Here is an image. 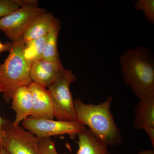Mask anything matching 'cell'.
<instances>
[{
  "mask_svg": "<svg viewBox=\"0 0 154 154\" xmlns=\"http://www.w3.org/2000/svg\"><path fill=\"white\" fill-rule=\"evenodd\" d=\"M47 35L25 43L24 57L31 63L42 59Z\"/></svg>",
  "mask_w": 154,
  "mask_h": 154,
  "instance_id": "obj_15",
  "label": "cell"
},
{
  "mask_svg": "<svg viewBox=\"0 0 154 154\" xmlns=\"http://www.w3.org/2000/svg\"><path fill=\"white\" fill-rule=\"evenodd\" d=\"M0 93H1V91H0ZM5 119L3 118L0 115V141L1 143L2 142V125L3 123L5 122Z\"/></svg>",
  "mask_w": 154,
  "mask_h": 154,
  "instance_id": "obj_22",
  "label": "cell"
},
{
  "mask_svg": "<svg viewBox=\"0 0 154 154\" xmlns=\"http://www.w3.org/2000/svg\"><path fill=\"white\" fill-rule=\"evenodd\" d=\"M66 70L60 61L51 62L41 59L31 64L30 77L33 82L47 88Z\"/></svg>",
  "mask_w": 154,
  "mask_h": 154,
  "instance_id": "obj_8",
  "label": "cell"
},
{
  "mask_svg": "<svg viewBox=\"0 0 154 154\" xmlns=\"http://www.w3.org/2000/svg\"><path fill=\"white\" fill-rule=\"evenodd\" d=\"M138 154H154V150L148 149L147 150L143 151Z\"/></svg>",
  "mask_w": 154,
  "mask_h": 154,
  "instance_id": "obj_23",
  "label": "cell"
},
{
  "mask_svg": "<svg viewBox=\"0 0 154 154\" xmlns=\"http://www.w3.org/2000/svg\"><path fill=\"white\" fill-rule=\"evenodd\" d=\"M15 1L20 8L29 6H38V2L36 0H15Z\"/></svg>",
  "mask_w": 154,
  "mask_h": 154,
  "instance_id": "obj_19",
  "label": "cell"
},
{
  "mask_svg": "<svg viewBox=\"0 0 154 154\" xmlns=\"http://www.w3.org/2000/svg\"><path fill=\"white\" fill-rule=\"evenodd\" d=\"M2 143H1V141H0V151L2 149Z\"/></svg>",
  "mask_w": 154,
  "mask_h": 154,
  "instance_id": "obj_25",
  "label": "cell"
},
{
  "mask_svg": "<svg viewBox=\"0 0 154 154\" xmlns=\"http://www.w3.org/2000/svg\"><path fill=\"white\" fill-rule=\"evenodd\" d=\"M76 76L66 70L48 87L53 105L54 116L59 121H76L74 99L70 86L76 81Z\"/></svg>",
  "mask_w": 154,
  "mask_h": 154,
  "instance_id": "obj_4",
  "label": "cell"
},
{
  "mask_svg": "<svg viewBox=\"0 0 154 154\" xmlns=\"http://www.w3.org/2000/svg\"><path fill=\"white\" fill-rule=\"evenodd\" d=\"M19 8L15 0H0V18L5 17Z\"/></svg>",
  "mask_w": 154,
  "mask_h": 154,
  "instance_id": "obj_18",
  "label": "cell"
},
{
  "mask_svg": "<svg viewBox=\"0 0 154 154\" xmlns=\"http://www.w3.org/2000/svg\"><path fill=\"white\" fill-rule=\"evenodd\" d=\"M22 126L37 137H51L69 134L72 138L87 128L77 121H64L43 119L30 116L22 122Z\"/></svg>",
  "mask_w": 154,
  "mask_h": 154,
  "instance_id": "obj_6",
  "label": "cell"
},
{
  "mask_svg": "<svg viewBox=\"0 0 154 154\" xmlns=\"http://www.w3.org/2000/svg\"><path fill=\"white\" fill-rule=\"evenodd\" d=\"M135 9L143 11L146 19L154 24V0H138L134 5Z\"/></svg>",
  "mask_w": 154,
  "mask_h": 154,
  "instance_id": "obj_16",
  "label": "cell"
},
{
  "mask_svg": "<svg viewBox=\"0 0 154 154\" xmlns=\"http://www.w3.org/2000/svg\"><path fill=\"white\" fill-rule=\"evenodd\" d=\"M11 108L16 113L15 119L13 122L15 125L20 123L31 116L32 110V97L28 86L19 87L13 94Z\"/></svg>",
  "mask_w": 154,
  "mask_h": 154,
  "instance_id": "obj_10",
  "label": "cell"
},
{
  "mask_svg": "<svg viewBox=\"0 0 154 154\" xmlns=\"http://www.w3.org/2000/svg\"><path fill=\"white\" fill-rule=\"evenodd\" d=\"M3 148L10 154H41L38 138L20 125L5 119L2 127Z\"/></svg>",
  "mask_w": 154,
  "mask_h": 154,
  "instance_id": "obj_5",
  "label": "cell"
},
{
  "mask_svg": "<svg viewBox=\"0 0 154 154\" xmlns=\"http://www.w3.org/2000/svg\"><path fill=\"white\" fill-rule=\"evenodd\" d=\"M57 19L47 12L36 17L24 32L22 40L24 43L47 35L54 26Z\"/></svg>",
  "mask_w": 154,
  "mask_h": 154,
  "instance_id": "obj_11",
  "label": "cell"
},
{
  "mask_svg": "<svg viewBox=\"0 0 154 154\" xmlns=\"http://www.w3.org/2000/svg\"><path fill=\"white\" fill-rule=\"evenodd\" d=\"M113 97L109 96L99 105L85 104L82 99H74L76 121L87 125L96 137L108 146L118 145L122 137L110 111Z\"/></svg>",
  "mask_w": 154,
  "mask_h": 154,
  "instance_id": "obj_2",
  "label": "cell"
},
{
  "mask_svg": "<svg viewBox=\"0 0 154 154\" xmlns=\"http://www.w3.org/2000/svg\"><path fill=\"white\" fill-rule=\"evenodd\" d=\"M25 43L22 39L13 42L9 55L0 63V91L6 103H9L19 87L28 86L32 82L30 72L31 63L24 56Z\"/></svg>",
  "mask_w": 154,
  "mask_h": 154,
  "instance_id": "obj_3",
  "label": "cell"
},
{
  "mask_svg": "<svg viewBox=\"0 0 154 154\" xmlns=\"http://www.w3.org/2000/svg\"><path fill=\"white\" fill-rule=\"evenodd\" d=\"M37 138L41 154H67L58 152L56 149L55 143L51 137H37Z\"/></svg>",
  "mask_w": 154,
  "mask_h": 154,
  "instance_id": "obj_17",
  "label": "cell"
},
{
  "mask_svg": "<svg viewBox=\"0 0 154 154\" xmlns=\"http://www.w3.org/2000/svg\"><path fill=\"white\" fill-rule=\"evenodd\" d=\"M147 134L151 142L153 148H154V127H146L144 129Z\"/></svg>",
  "mask_w": 154,
  "mask_h": 154,
  "instance_id": "obj_21",
  "label": "cell"
},
{
  "mask_svg": "<svg viewBox=\"0 0 154 154\" xmlns=\"http://www.w3.org/2000/svg\"><path fill=\"white\" fill-rule=\"evenodd\" d=\"M28 87L32 97L31 116L39 119H54L52 99L48 89L33 82Z\"/></svg>",
  "mask_w": 154,
  "mask_h": 154,
  "instance_id": "obj_9",
  "label": "cell"
},
{
  "mask_svg": "<svg viewBox=\"0 0 154 154\" xmlns=\"http://www.w3.org/2000/svg\"><path fill=\"white\" fill-rule=\"evenodd\" d=\"M79 149L77 154H111L108 146L95 136L89 128L78 135Z\"/></svg>",
  "mask_w": 154,
  "mask_h": 154,
  "instance_id": "obj_13",
  "label": "cell"
},
{
  "mask_svg": "<svg viewBox=\"0 0 154 154\" xmlns=\"http://www.w3.org/2000/svg\"><path fill=\"white\" fill-rule=\"evenodd\" d=\"M125 82L139 99L154 95V57L144 46L126 50L120 57Z\"/></svg>",
  "mask_w": 154,
  "mask_h": 154,
  "instance_id": "obj_1",
  "label": "cell"
},
{
  "mask_svg": "<svg viewBox=\"0 0 154 154\" xmlns=\"http://www.w3.org/2000/svg\"><path fill=\"white\" fill-rule=\"evenodd\" d=\"M47 12L38 6L20 7L13 13L0 18V30L12 42L22 38L24 32L38 15Z\"/></svg>",
  "mask_w": 154,
  "mask_h": 154,
  "instance_id": "obj_7",
  "label": "cell"
},
{
  "mask_svg": "<svg viewBox=\"0 0 154 154\" xmlns=\"http://www.w3.org/2000/svg\"><path fill=\"white\" fill-rule=\"evenodd\" d=\"M0 154H10L4 148H2L0 151Z\"/></svg>",
  "mask_w": 154,
  "mask_h": 154,
  "instance_id": "obj_24",
  "label": "cell"
},
{
  "mask_svg": "<svg viewBox=\"0 0 154 154\" xmlns=\"http://www.w3.org/2000/svg\"><path fill=\"white\" fill-rule=\"evenodd\" d=\"M60 29V22L57 19L54 26L47 35L42 59L51 62L60 61L57 50V40Z\"/></svg>",
  "mask_w": 154,
  "mask_h": 154,
  "instance_id": "obj_14",
  "label": "cell"
},
{
  "mask_svg": "<svg viewBox=\"0 0 154 154\" xmlns=\"http://www.w3.org/2000/svg\"><path fill=\"white\" fill-rule=\"evenodd\" d=\"M135 108L134 125L136 129L154 127V95L139 99Z\"/></svg>",
  "mask_w": 154,
  "mask_h": 154,
  "instance_id": "obj_12",
  "label": "cell"
},
{
  "mask_svg": "<svg viewBox=\"0 0 154 154\" xmlns=\"http://www.w3.org/2000/svg\"><path fill=\"white\" fill-rule=\"evenodd\" d=\"M13 45L12 42H3L0 41V53L5 51H9Z\"/></svg>",
  "mask_w": 154,
  "mask_h": 154,
  "instance_id": "obj_20",
  "label": "cell"
}]
</instances>
